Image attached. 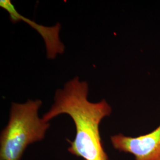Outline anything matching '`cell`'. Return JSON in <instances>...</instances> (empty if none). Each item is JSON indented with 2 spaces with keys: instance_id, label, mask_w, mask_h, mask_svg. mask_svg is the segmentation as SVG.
I'll return each instance as SVG.
<instances>
[{
  "instance_id": "3957f363",
  "label": "cell",
  "mask_w": 160,
  "mask_h": 160,
  "mask_svg": "<svg viewBox=\"0 0 160 160\" xmlns=\"http://www.w3.org/2000/svg\"><path fill=\"white\" fill-rule=\"evenodd\" d=\"M110 140L114 149L131 154L135 160H160V125L143 135L131 137L120 133Z\"/></svg>"
},
{
  "instance_id": "277c9868",
  "label": "cell",
  "mask_w": 160,
  "mask_h": 160,
  "mask_svg": "<svg viewBox=\"0 0 160 160\" xmlns=\"http://www.w3.org/2000/svg\"><path fill=\"white\" fill-rule=\"evenodd\" d=\"M0 7L9 13L12 23L23 20L24 22L29 24L34 29L38 30V32L42 35L45 40L47 57L48 59H54L58 54H62L64 52L65 46L59 38V32L61 30V25L59 23H57L52 27L39 26L33 22V21L20 14L10 0H1Z\"/></svg>"
},
{
  "instance_id": "7a4b0ae2",
  "label": "cell",
  "mask_w": 160,
  "mask_h": 160,
  "mask_svg": "<svg viewBox=\"0 0 160 160\" xmlns=\"http://www.w3.org/2000/svg\"><path fill=\"white\" fill-rule=\"evenodd\" d=\"M40 100L12 103L8 122L0 137V160H20L30 144L41 141L50 123L38 114Z\"/></svg>"
},
{
  "instance_id": "6da1fadb",
  "label": "cell",
  "mask_w": 160,
  "mask_h": 160,
  "mask_svg": "<svg viewBox=\"0 0 160 160\" xmlns=\"http://www.w3.org/2000/svg\"><path fill=\"white\" fill-rule=\"evenodd\" d=\"M88 83L77 77L68 81L63 88L57 90L54 103L42 117L50 120L58 115H69L75 126V137L69 140L68 151L84 160H109L100 134V124L112 113V108L105 100L91 102L88 99Z\"/></svg>"
}]
</instances>
